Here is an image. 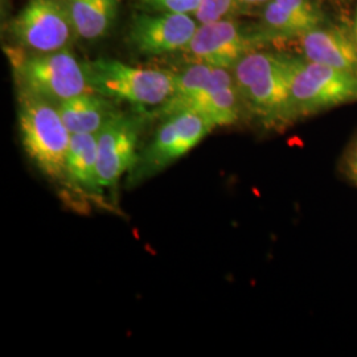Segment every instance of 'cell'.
<instances>
[{
  "instance_id": "1",
  "label": "cell",
  "mask_w": 357,
  "mask_h": 357,
  "mask_svg": "<svg viewBox=\"0 0 357 357\" xmlns=\"http://www.w3.org/2000/svg\"><path fill=\"white\" fill-rule=\"evenodd\" d=\"M243 107L268 128L293 123L290 97V54L249 52L231 68Z\"/></svg>"
},
{
  "instance_id": "2",
  "label": "cell",
  "mask_w": 357,
  "mask_h": 357,
  "mask_svg": "<svg viewBox=\"0 0 357 357\" xmlns=\"http://www.w3.org/2000/svg\"><path fill=\"white\" fill-rule=\"evenodd\" d=\"M4 52L13 66L17 88L60 103L90 89L85 63H79L69 50L31 53L17 47Z\"/></svg>"
},
{
  "instance_id": "3",
  "label": "cell",
  "mask_w": 357,
  "mask_h": 357,
  "mask_svg": "<svg viewBox=\"0 0 357 357\" xmlns=\"http://www.w3.org/2000/svg\"><path fill=\"white\" fill-rule=\"evenodd\" d=\"M17 122L22 143L28 156L51 178L66 176V153L70 131L59 112L57 103L19 90Z\"/></svg>"
},
{
  "instance_id": "4",
  "label": "cell",
  "mask_w": 357,
  "mask_h": 357,
  "mask_svg": "<svg viewBox=\"0 0 357 357\" xmlns=\"http://www.w3.org/2000/svg\"><path fill=\"white\" fill-rule=\"evenodd\" d=\"M90 89L144 110L162 107L175 91V73L98 59L85 63Z\"/></svg>"
},
{
  "instance_id": "5",
  "label": "cell",
  "mask_w": 357,
  "mask_h": 357,
  "mask_svg": "<svg viewBox=\"0 0 357 357\" xmlns=\"http://www.w3.org/2000/svg\"><path fill=\"white\" fill-rule=\"evenodd\" d=\"M290 97L295 121L357 102V76L290 56Z\"/></svg>"
},
{
  "instance_id": "6",
  "label": "cell",
  "mask_w": 357,
  "mask_h": 357,
  "mask_svg": "<svg viewBox=\"0 0 357 357\" xmlns=\"http://www.w3.org/2000/svg\"><path fill=\"white\" fill-rule=\"evenodd\" d=\"M163 118L153 141L139 153L137 165L130 171V183H138L163 171L190 153L215 128L204 115L191 109Z\"/></svg>"
},
{
  "instance_id": "7",
  "label": "cell",
  "mask_w": 357,
  "mask_h": 357,
  "mask_svg": "<svg viewBox=\"0 0 357 357\" xmlns=\"http://www.w3.org/2000/svg\"><path fill=\"white\" fill-rule=\"evenodd\" d=\"M17 47L31 53L68 50L76 36L63 0H29L8 24Z\"/></svg>"
},
{
  "instance_id": "8",
  "label": "cell",
  "mask_w": 357,
  "mask_h": 357,
  "mask_svg": "<svg viewBox=\"0 0 357 357\" xmlns=\"http://www.w3.org/2000/svg\"><path fill=\"white\" fill-rule=\"evenodd\" d=\"M262 44L257 31H248L229 17L199 24L183 53L192 63L231 69Z\"/></svg>"
},
{
  "instance_id": "9",
  "label": "cell",
  "mask_w": 357,
  "mask_h": 357,
  "mask_svg": "<svg viewBox=\"0 0 357 357\" xmlns=\"http://www.w3.org/2000/svg\"><path fill=\"white\" fill-rule=\"evenodd\" d=\"M142 116L121 113L97 134L98 183L113 188L138 162Z\"/></svg>"
},
{
  "instance_id": "10",
  "label": "cell",
  "mask_w": 357,
  "mask_h": 357,
  "mask_svg": "<svg viewBox=\"0 0 357 357\" xmlns=\"http://www.w3.org/2000/svg\"><path fill=\"white\" fill-rule=\"evenodd\" d=\"M197 26L188 13H139L131 23L130 43L144 56L181 52Z\"/></svg>"
},
{
  "instance_id": "11",
  "label": "cell",
  "mask_w": 357,
  "mask_h": 357,
  "mask_svg": "<svg viewBox=\"0 0 357 357\" xmlns=\"http://www.w3.org/2000/svg\"><path fill=\"white\" fill-rule=\"evenodd\" d=\"M243 107L231 69L213 66L209 81L178 110H195L204 115L215 128H220L234 125L240 119Z\"/></svg>"
},
{
  "instance_id": "12",
  "label": "cell",
  "mask_w": 357,
  "mask_h": 357,
  "mask_svg": "<svg viewBox=\"0 0 357 357\" xmlns=\"http://www.w3.org/2000/svg\"><path fill=\"white\" fill-rule=\"evenodd\" d=\"M294 40L298 41L303 57L308 61L357 76V44L339 28L321 24Z\"/></svg>"
},
{
  "instance_id": "13",
  "label": "cell",
  "mask_w": 357,
  "mask_h": 357,
  "mask_svg": "<svg viewBox=\"0 0 357 357\" xmlns=\"http://www.w3.org/2000/svg\"><path fill=\"white\" fill-rule=\"evenodd\" d=\"M59 112L70 134H98L122 112L114 100L97 91H86L57 103Z\"/></svg>"
},
{
  "instance_id": "14",
  "label": "cell",
  "mask_w": 357,
  "mask_h": 357,
  "mask_svg": "<svg viewBox=\"0 0 357 357\" xmlns=\"http://www.w3.org/2000/svg\"><path fill=\"white\" fill-rule=\"evenodd\" d=\"M76 36L97 40L113 26L121 0H63Z\"/></svg>"
},
{
  "instance_id": "15",
  "label": "cell",
  "mask_w": 357,
  "mask_h": 357,
  "mask_svg": "<svg viewBox=\"0 0 357 357\" xmlns=\"http://www.w3.org/2000/svg\"><path fill=\"white\" fill-rule=\"evenodd\" d=\"M66 178L89 192L102 190L98 183L97 134H72L66 153Z\"/></svg>"
},
{
  "instance_id": "16",
  "label": "cell",
  "mask_w": 357,
  "mask_h": 357,
  "mask_svg": "<svg viewBox=\"0 0 357 357\" xmlns=\"http://www.w3.org/2000/svg\"><path fill=\"white\" fill-rule=\"evenodd\" d=\"M236 6L237 0H202L197 13H195L196 20L199 24H203L229 17Z\"/></svg>"
},
{
  "instance_id": "17",
  "label": "cell",
  "mask_w": 357,
  "mask_h": 357,
  "mask_svg": "<svg viewBox=\"0 0 357 357\" xmlns=\"http://www.w3.org/2000/svg\"><path fill=\"white\" fill-rule=\"evenodd\" d=\"M282 7L295 13L296 16L305 19L315 26L324 23V15L312 3V0H275Z\"/></svg>"
},
{
  "instance_id": "18",
  "label": "cell",
  "mask_w": 357,
  "mask_h": 357,
  "mask_svg": "<svg viewBox=\"0 0 357 357\" xmlns=\"http://www.w3.org/2000/svg\"><path fill=\"white\" fill-rule=\"evenodd\" d=\"M142 4L156 13H197L202 0H141Z\"/></svg>"
},
{
  "instance_id": "19",
  "label": "cell",
  "mask_w": 357,
  "mask_h": 357,
  "mask_svg": "<svg viewBox=\"0 0 357 357\" xmlns=\"http://www.w3.org/2000/svg\"><path fill=\"white\" fill-rule=\"evenodd\" d=\"M340 166L345 178L357 187V137L347 147Z\"/></svg>"
},
{
  "instance_id": "20",
  "label": "cell",
  "mask_w": 357,
  "mask_h": 357,
  "mask_svg": "<svg viewBox=\"0 0 357 357\" xmlns=\"http://www.w3.org/2000/svg\"><path fill=\"white\" fill-rule=\"evenodd\" d=\"M237 4L245 6V7H250V6L261 4V0H237Z\"/></svg>"
},
{
  "instance_id": "21",
  "label": "cell",
  "mask_w": 357,
  "mask_h": 357,
  "mask_svg": "<svg viewBox=\"0 0 357 357\" xmlns=\"http://www.w3.org/2000/svg\"><path fill=\"white\" fill-rule=\"evenodd\" d=\"M355 32H356V44H357V7H356V16H355Z\"/></svg>"
},
{
  "instance_id": "22",
  "label": "cell",
  "mask_w": 357,
  "mask_h": 357,
  "mask_svg": "<svg viewBox=\"0 0 357 357\" xmlns=\"http://www.w3.org/2000/svg\"><path fill=\"white\" fill-rule=\"evenodd\" d=\"M268 0H261V4H265V3H268Z\"/></svg>"
}]
</instances>
